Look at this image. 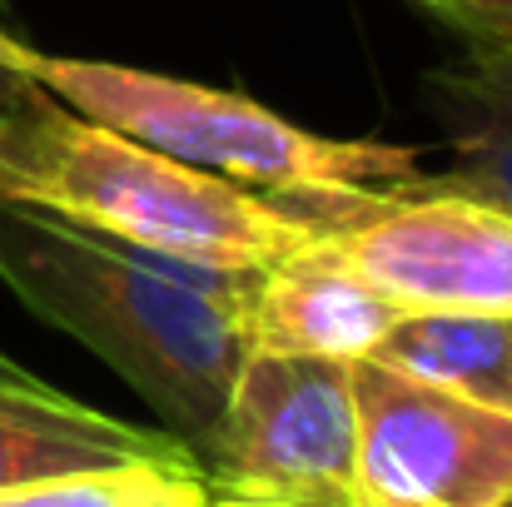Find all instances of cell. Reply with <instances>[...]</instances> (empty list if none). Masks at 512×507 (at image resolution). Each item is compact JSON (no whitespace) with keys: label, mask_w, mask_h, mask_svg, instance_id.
Here are the masks:
<instances>
[{"label":"cell","mask_w":512,"mask_h":507,"mask_svg":"<svg viewBox=\"0 0 512 507\" xmlns=\"http://www.w3.org/2000/svg\"><path fill=\"white\" fill-rule=\"evenodd\" d=\"M209 507H214V503H209Z\"/></svg>","instance_id":"16"},{"label":"cell","mask_w":512,"mask_h":507,"mask_svg":"<svg viewBox=\"0 0 512 507\" xmlns=\"http://www.w3.org/2000/svg\"><path fill=\"white\" fill-rule=\"evenodd\" d=\"M508 507H512V503H508Z\"/></svg>","instance_id":"17"},{"label":"cell","mask_w":512,"mask_h":507,"mask_svg":"<svg viewBox=\"0 0 512 507\" xmlns=\"http://www.w3.org/2000/svg\"><path fill=\"white\" fill-rule=\"evenodd\" d=\"M0 199L214 274H264L329 229L319 204L184 165L55 95L0 120Z\"/></svg>","instance_id":"2"},{"label":"cell","mask_w":512,"mask_h":507,"mask_svg":"<svg viewBox=\"0 0 512 507\" xmlns=\"http://www.w3.org/2000/svg\"><path fill=\"white\" fill-rule=\"evenodd\" d=\"M463 65L478 70L493 90H503L512 100V50H473V45H468V50H463Z\"/></svg>","instance_id":"14"},{"label":"cell","mask_w":512,"mask_h":507,"mask_svg":"<svg viewBox=\"0 0 512 507\" xmlns=\"http://www.w3.org/2000/svg\"><path fill=\"white\" fill-rule=\"evenodd\" d=\"M423 105L453 145V189L483 194L512 214V100L478 70L448 65L423 80Z\"/></svg>","instance_id":"10"},{"label":"cell","mask_w":512,"mask_h":507,"mask_svg":"<svg viewBox=\"0 0 512 507\" xmlns=\"http://www.w3.org/2000/svg\"><path fill=\"white\" fill-rule=\"evenodd\" d=\"M0 507H209L199 458H140L5 488Z\"/></svg>","instance_id":"11"},{"label":"cell","mask_w":512,"mask_h":507,"mask_svg":"<svg viewBox=\"0 0 512 507\" xmlns=\"http://www.w3.org/2000/svg\"><path fill=\"white\" fill-rule=\"evenodd\" d=\"M140 458H194V453L174 433H155L105 408H90L0 353V493Z\"/></svg>","instance_id":"8"},{"label":"cell","mask_w":512,"mask_h":507,"mask_svg":"<svg viewBox=\"0 0 512 507\" xmlns=\"http://www.w3.org/2000/svg\"><path fill=\"white\" fill-rule=\"evenodd\" d=\"M194 458L214 507H353L348 363L244 348L224 413Z\"/></svg>","instance_id":"4"},{"label":"cell","mask_w":512,"mask_h":507,"mask_svg":"<svg viewBox=\"0 0 512 507\" xmlns=\"http://www.w3.org/2000/svg\"><path fill=\"white\" fill-rule=\"evenodd\" d=\"M324 239L403 314L512 319V214L448 179L373 189Z\"/></svg>","instance_id":"5"},{"label":"cell","mask_w":512,"mask_h":507,"mask_svg":"<svg viewBox=\"0 0 512 507\" xmlns=\"http://www.w3.org/2000/svg\"><path fill=\"white\" fill-rule=\"evenodd\" d=\"M0 10H5V0H0Z\"/></svg>","instance_id":"15"},{"label":"cell","mask_w":512,"mask_h":507,"mask_svg":"<svg viewBox=\"0 0 512 507\" xmlns=\"http://www.w3.org/2000/svg\"><path fill=\"white\" fill-rule=\"evenodd\" d=\"M398 319L403 309L334 254L324 234L274 269L249 274L244 289V348L269 353L353 363L368 358Z\"/></svg>","instance_id":"7"},{"label":"cell","mask_w":512,"mask_h":507,"mask_svg":"<svg viewBox=\"0 0 512 507\" xmlns=\"http://www.w3.org/2000/svg\"><path fill=\"white\" fill-rule=\"evenodd\" d=\"M368 358L403 378H418V383H433L493 408H512V319L403 314Z\"/></svg>","instance_id":"9"},{"label":"cell","mask_w":512,"mask_h":507,"mask_svg":"<svg viewBox=\"0 0 512 507\" xmlns=\"http://www.w3.org/2000/svg\"><path fill=\"white\" fill-rule=\"evenodd\" d=\"M473 50H512V0H418Z\"/></svg>","instance_id":"12"},{"label":"cell","mask_w":512,"mask_h":507,"mask_svg":"<svg viewBox=\"0 0 512 507\" xmlns=\"http://www.w3.org/2000/svg\"><path fill=\"white\" fill-rule=\"evenodd\" d=\"M45 95H50L45 85H35L25 70H15V65H5V60H0V120H10V115H20V110L40 105Z\"/></svg>","instance_id":"13"},{"label":"cell","mask_w":512,"mask_h":507,"mask_svg":"<svg viewBox=\"0 0 512 507\" xmlns=\"http://www.w3.org/2000/svg\"><path fill=\"white\" fill-rule=\"evenodd\" d=\"M358 458L353 507H508L512 408H493L373 358L348 363Z\"/></svg>","instance_id":"6"},{"label":"cell","mask_w":512,"mask_h":507,"mask_svg":"<svg viewBox=\"0 0 512 507\" xmlns=\"http://www.w3.org/2000/svg\"><path fill=\"white\" fill-rule=\"evenodd\" d=\"M0 60L25 70L75 115L110 125L194 169L224 174L249 189H269L274 199L348 209L363 194H373V184L398 189L423 174L418 150L408 145L314 135L239 90H209L194 80H174L160 70H135L115 60L45 55L5 30H0Z\"/></svg>","instance_id":"3"},{"label":"cell","mask_w":512,"mask_h":507,"mask_svg":"<svg viewBox=\"0 0 512 507\" xmlns=\"http://www.w3.org/2000/svg\"><path fill=\"white\" fill-rule=\"evenodd\" d=\"M0 284L110 363L189 453L209 438L244 363L249 274L174 264L0 199Z\"/></svg>","instance_id":"1"}]
</instances>
